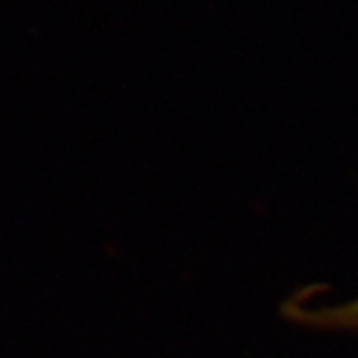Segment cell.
<instances>
[{
	"instance_id": "1",
	"label": "cell",
	"mask_w": 358,
	"mask_h": 358,
	"mask_svg": "<svg viewBox=\"0 0 358 358\" xmlns=\"http://www.w3.org/2000/svg\"><path fill=\"white\" fill-rule=\"evenodd\" d=\"M280 315L287 322L313 331L358 333V298L335 306H309L303 289H296L280 306Z\"/></svg>"
}]
</instances>
